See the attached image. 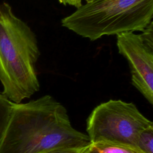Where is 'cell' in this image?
I'll return each instance as SVG.
<instances>
[{
  "mask_svg": "<svg viewBox=\"0 0 153 153\" xmlns=\"http://www.w3.org/2000/svg\"><path fill=\"white\" fill-rule=\"evenodd\" d=\"M117 36L118 53L127 60L132 85L153 104V23L141 33L128 32Z\"/></svg>",
  "mask_w": 153,
  "mask_h": 153,
  "instance_id": "5b68a950",
  "label": "cell"
},
{
  "mask_svg": "<svg viewBox=\"0 0 153 153\" xmlns=\"http://www.w3.org/2000/svg\"><path fill=\"white\" fill-rule=\"evenodd\" d=\"M82 153H89V152H88L87 151V148H86V149H85L84 151V152H83Z\"/></svg>",
  "mask_w": 153,
  "mask_h": 153,
  "instance_id": "8fae6325",
  "label": "cell"
},
{
  "mask_svg": "<svg viewBox=\"0 0 153 153\" xmlns=\"http://www.w3.org/2000/svg\"><path fill=\"white\" fill-rule=\"evenodd\" d=\"M87 151L89 153H145L136 146L105 141L91 143Z\"/></svg>",
  "mask_w": 153,
  "mask_h": 153,
  "instance_id": "8992f818",
  "label": "cell"
},
{
  "mask_svg": "<svg viewBox=\"0 0 153 153\" xmlns=\"http://www.w3.org/2000/svg\"><path fill=\"white\" fill-rule=\"evenodd\" d=\"M132 102L110 99L95 107L87 119L91 143L105 141L137 147L139 134L152 126Z\"/></svg>",
  "mask_w": 153,
  "mask_h": 153,
  "instance_id": "277c9868",
  "label": "cell"
},
{
  "mask_svg": "<svg viewBox=\"0 0 153 153\" xmlns=\"http://www.w3.org/2000/svg\"><path fill=\"white\" fill-rule=\"evenodd\" d=\"M65 148L56 149L52 151H50L46 153H82L87 148Z\"/></svg>",
  "mask_w": 153,
  "mask_h": 153,
  "instance_id": "30bf717a",
  "label": "cell"
},
{
  "mask_svg": "<svg viewBox=\"0 0 153 153\" xmlns=\"http://www.w3.org/2000/svg\"><path fill=\"white\" fill-rule=\"evenodd\" d=\"M153 18V0H93L62 19V26L91 41L143 30Z\"/></svg>",
  "mask_w": 153,
  "mask_h": 153,
  "instance_id": "3957f363",
  "label": "cell"
},
{
  "mask_svg": "<svg viewBox=\"0 0 153 153\" xmlns=\"http://www.w3.org/2000/svg\"><path fill=\"white\" fill-rule=\"evenodd\" d=\"M60 4H63L64 5H71L76 7V8H79L80 6L82 5L83 0H57ZM86 2H89L92 1L93 0H84Z\"/></svg>",
  "mask_w": 153,
  "mask_h": 153,
  "instance_id": "9c48e42d",
  "label": "cell"
},
{
  "mask_svg": "<svg viewBox=\"0 0 153 153\" xmlns=\"http://www.w3.org/2000/svg\"><path fill=\"white\" fill-rule=\"evenodd\" d=\"M137 147L145 153H153V126L143 130L139 134Z\"/></svg>",
  "mask_w": 153,
  "mask_h": 153,
  "instance_id": "ba28073f",
  "label": "cell"
},
{
  "mask_svg": "<svg viewBox=\"0 0 153 153\" xmlns=\"http://www.w3.org/2000/svg\"><path fill=\"white\" fill-rule=\"evenodd\" d=\"M90 143L87 134L73 127L66 108L45 94L27 103H13L0 153H46L84 148Z\"/></svg>",
  "mask_w": 153,
  "mask_h": 153,
  "instance_id": "6da1fadb",
  "label": "cell"
},
{
  "mask_svg": "<svg viewBox=\"0 0 153 153\" xmlns=\"http://www.w3.org/2000/svg\"><path fill=\"white\" fill-rule=\"evenodd\" d=\"M13 103L2 93H0V144L9 122Z\"/></svg>",
  "mask_w": 153,
  "mask_h": 153,
  "instance_id": "52a82bcc",
  "label": "cell"
},
{
  "mask_svg": "<svg viewBox=\"0 0 153 153\" xmlns=\"http://www.w3.org/2000/svg\"><path fill=\"white\" fill-rule=\"evenodd\" d=\"M39 56L35 33L8 3H0V81L2 93L11 102L20 103L39 91Z\"/></svg>",
  "mask_w": 153,
  "mask_h": 153,
  "instance_id": "7a4b0ae2",
  "label": "cell"
}]
</instances>
